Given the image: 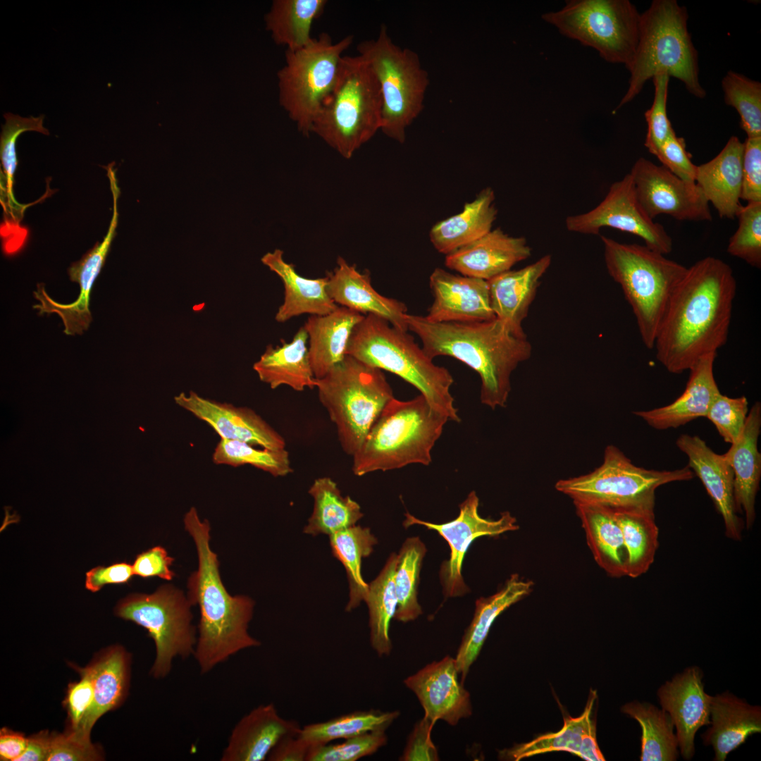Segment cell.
I'll use <instances>...</instances> for the list:
<instances>
[{
  "mask_svg": "<svg viewBox=\"0 0 761 761\" xmlns=\"http://www.w3.org/2000/svg\"><path fill=\"white\" fill-rule=\"evenodd\" d=\"M387 741L385 731H376L337 744L311 746L306 761H356L375 753Z\"/></svg>",
  "mask_w": 761,
  "mask_h": 761,
  "instance_id": "cell-52",
  "label": "cell"
},
{
  "mask_svg": "<svg viewBox=\"0 0 761 761\" xmlns=\"http://www.w3.org/2000/svg\"><path fill=\"white\" fill-rule=\"evenodd\" d=\"M261 260L283 283L284 300L275 316L277 322L284 323L302 314L325 315L339 307L328 295L326 276L318 278L300 276L292 264L284 260L283 252L279 249L266 253Z\"/></svg>",
  "mask_w": 761,
  "mask_h": 761,
  "instance_id": "cell-33",
  "label": "cell"
},
{
  "mask_svg": "<svg viewBox=\"0 0 761 761\" xmlns=\"http://www.w3.org/2000/svg\"><path fill=\"white\" fill-rule=\"evenodd\" d=\"M567 230L598 235L611 228L641 237L648 248L664 255L672 251L673 242L664 226L650 218L641 206L630 173L613 182L602 199L593 209L565 219Z\"/></svg>",
  "mask_w": 761,
  "mask_h": 761,
  "instance_id": "cell-15",
  "label": "cell"
},
{
  "mask_svg": "<svg viewBox=\"0 0 761 761\" xmlns=\"http://www.w3.org/2000/svg\"><path fill=\"white\" fill-rule=\"evenodd\" d=\"M612 509L628 554L626 576L638 578L645 574L652 564L659 545V528L654 509Z\"/></svg>",
  "mask_w": 761,
  "mask_h": 761,
  "instance_id": "cell-41",
  "label": "cell"
},
{
  "mask_svg": "<svg viewBox=\"0 0 761 761\" xmlns=\"http://www.w3.org/2000/svg\"><path fill=\"white\" fill-rule=\"evenodd\" d=\"M600 237L607 272L630 304L644 345L652 349L670 298L687 267L645 245Z\"/></svg>",
  "mask_w": 761,
  "mask_h": 761,
  "instance_id": "cell-7",
  "label": "cell"
},
{
  "mask_svg": "<svg viewBox=\"0 0 761 761\" xmlns=\"http://www.w3.org/2000/svg\"><path fill=\"white\" fill-rule=\"evenodd\" d=\"M183 522L198 556V569L188 578L187 593L200 612L193 657L200 673L206 674L237 652L260 646L248 631L255 603L247 595H231L223 585L218 556L210 547L209 521L201 520L192 507Z\"/></svg>",
  "mask_w": 761,
  "mask_h": 761,
  "instance_id": "cell-2",
  "label": "cell"
},
{
  "mask_svg": "<svg viewBox=\"0 0 761 761\" xmlns=\"http://www.w3.org/2000/svg\"><path fill=\"white\" fill-rule=\"evenodd\" d=\"M743 143L741 199L761 202V137H747Z\"/></svg>",
  "mask_w": 761,
  "mask_h": 761,
  "instance_id": "cell-58",
  "label": "cell"
},
{
  "mask_svg": "<svg viewBox=\"0 0 761 761\" xmlns=\"http://www.w3.org/2000/svg\"><path fill=\"white\" fill-rule=\"evenodd\" d=\"M320 402L336 427L343 451L353 457L394 397L383 371L347 354L316 379Z\"/></svg>",
  "mask_w": 761,
  "mask_h": 761,
  "instance_id": "cell-9",
  "label": "cell"
},
{
  "mask_svg": "<svg viewBox=\"0 0 761 761\" xmlns=\"http://www.w3.org/2000/svg\"><path fill=\"white\" fill-rule=\"evenodd\" d=\"M406 321L409 330L419 338L431 359L451 357L478 374L482 404L492 409L506 406L512 372L531 356L532 347L526 337L515 335L496 317L472 323L433 322L407 314Z\"/></svg>",
  "mask_w": 761,
  "mask_h": 761,
  "instance_id": "cell-3",
  "label": "cell"
},
{
  "mask_svg": "<svg viewBox=\"0 0 761 761\" xmlns=\"http://www.w3.org/2000/svg\"><path fill=\"white\" fill-rule=\"evenodd\" d=\"M629 173L637 198L652 219L666 214L679 221L712 220L709 202L695 182L684 180L643 157Z\"/></svg>",
  "mask_w": 761,
  "mask_h": 761,
  "instance_id": "cell-17",
  "label": "cell"
},
{
  "mask_svg": "<svg viewBox=\"0 0 761 761\" xmlns=\"http://www.w3.org/2000/svg\"><path fill=\"white\" fill-rule=\"evenodd\" d=\"M721 514L727 538L740 541L745 526L738 516L734 495V473L724 454H718L697 435H681L676 442Z\"/></svg>",
  "mask_w": 761,
  "mask_h": 761,
  "instance_id": "cell-22",
  "label": "cell"
},
{
  "mask_svg": "<svg viewBox=\"0 0 761 761\" xmlns=\"http://www.w3.org/2000/svg\"><path fill=\"white\" fill-rule=\"evenodd\" d=\"M597 698L591 691L583 713L577 717L564 719L562 728L557 732L540 736L524 743L514 745L502 753L516 761L536 755L553 751L575 754L587 761L605 760L596 739L595 726L591 713Z\"/></svg>",
  "mask_w": 761,
  "mask_h": 761,
  "instance_id": "cell-34",
  "label": "cell"
},
{
  "mask_svg": "<svg viewBox=\"0 0 761 761\" xmlns=\"http://www.w3.org/2000/svg\"><path fill=\"white\" fill-rule=\"evenodd\" d=\"M131 654L122 645L105 648L87 666L94 686V701L79 728L73 731L82 738L90 739L96 722L126 700L130 685Z\"/></svg>",
  "mask_w": 761,
  "mask_h": 761,
  "instance_id": "cell-27",
  "label": "cell"
},
{
  "mask_svg": "<svg viewBox=\"0 0 761 761\" xmlns=\"http://www.w3.org/2000/svg\"><path fill=\"white\" fill-rule=\"evenodd\" d=\"M400 714L399 711H356L326 722L305 725L300 729L299 735L310 746L325 745L338 739L385 731Z\"/></svg>",
  "mask_w": 761,
  "mask_h": 761,
  "instance_id": "cell-46",
  "label": "cell"
},
{
  "mask_svg": "<svg viewBox=\"0 0 761 761\" xmlns=\"http://www.w3.org/2000/svg\"><path fill=\"white\" fill-rule=\"evenodd\" d=\"M662 166L677 177L695 182L697 166L691 161L686 149V142L678 137L674 130L658 148L654 154Z\"/></svg>",
  "mask_w": 761,
  "mask_h": 761,
  "instance_id": "cell-57",
  "label": "cell"
},
{
  "mask_svg": "<svg viewBox=\"0 0 761 761\" xmlns=\"http://www.w3.org/2000/svg\"><path fill=\"white\" fill-rule=\"evenodd\" d=\"M310 745L300 736L299 731L283 736L268 755L269 761H306Z\"/></svg>",
  "mask_w": 761,
  "mask_h": 761,
  "instance_id": "cell-62",
  "label": "cell"
},
{
  "mask_svg": "<svg viewBox=\"0 0 761 761\" xmlns=\"http://www.w3.org/2000/svg\"><path fill=\"white\" fill-rule=\"evenodd\" d=\"M111 190L113 210L107 233L101 242H97L80 260L72 264L68 268L70 280L80 285L77 299L70 304L58 303L49 297L44 283H38L37 290L33 292L35 298L39 302V304L33 306L34 309L39 310L38 314H57L63 321L65 327L63 332L68 335L82 334L89 328L92 321L89 310L92 288L105 264L118 225L117 204L120 190L118 186L115 185L111 186Z\"/></svg>",
  "mask_w": 761,
  "mask_h": 761,
  "instance_id": "cell-18",
  "label": "cell"
},
{
  "mask_svg": "<svg viewBox=\"0 0 761 761\" xmlns=\"http://www.w3.org/2000/svg\"><path fill=\"white\" fill-rule=\"evenodd\" d=\"M703 677L699 667H688L657 691L662 709L669 713L674 722L680 753L685 760H691L694 755L698 730L710 725L712 696L705 692Z\"/></svg>",
  "mask_w": 761,
  "mask_h": 761,
  "instance_id": "cell-20",
  "label": "cell"
},
{
  "mask_svg": "<svg viewBox=\"0 0 761 761\" xmlns=\"http://www.w3.org/2000/svg\"><path fill=\"white\" fill-rule=\"evenodd\" d=\"M573 502L598 565L610 577L626 576L628 554L613 509L596 503Z\"/></svg>",
  "mask_w": 761,
  "mask_h": 761,
  "instance_id": "cell-36",
  "label": "cell"
},
{
  "mask_svg": "<svg viewBox=\"0 0 761 761\" xmlns=\"http://www.w3.org/2000/svg\"><path fill=\"white\" fill-rule=\"evenodd\" d=\"M552 261L550 254L519 270H509L488 280L492 309L511 332L526 337L522 322L528 315L540 279Z\"/></svg>",
  "mask_w": 761,
  "mask_h": 761,
  "instance_id": "cell-28",
  "label": "cell"
},
{
  "mask_svg": "<svg viewBox=\"0 0 761 761\" xmlns=\"http://www.w3.org/2000/svg\"><path fill=\"white\" fill-rule=\"evenodd\" d=\"M348 35L334 43L327 33L307 46L285 51V65L278 72L279 102L303 135L311 126L339 78L342 54L351 45Z\"/></svg>",
  "mask_w": 761,
  "mask_h": 761,
  "instance_id": "cell-11",
  "label": "cell"
},
{
  "mask_svg": "<svg viewBox=\"0 0 761 761\" xmlns=\"http://www.w3.org/2000/svg\"><path fill=\"white\" fill-rule=\"evenodd\" d=\"M378 82L360 56H343L337 83L314 119L316 134L343 158L371 140L381 125Z\"/></svg>",
  "mask_w": 761,
  "mask_h": 761,
  "instance_id": "cell-8",
  "label": "cell"
},
{
  "mask_svg": "<svg viewBox=\"0 0 761 761\" xmlns=\"http://www.w3.org/2000/svg\"><path fill=\"white\" fill-rule=\"evenodd\" d=\"M531 254L525 237L510 236L496 228L446 255L445 265L463 276L490 280Z\"/></svg>",
  "mask_w": 761,
  "mask_h": 761,
  "instance_id": "cell-25",
  "label": "cell"
},
{
  "mask_svg": "<svg viewBox=\"0 0 761 761\" xmlns=\"http://www.w3.org/2000/svg\"><path fill=\"white\" fill-rule=\"evenodd\" d=\"M4 117L6 123L2 125L1 134L0 158L6 180V192L8 204L13 206L14 204L16 206L18 204L16 202L13 193V178L18 163L16 140L20 135L27 131H36L44 135H49V132L43 126L44 115L24 118L6 113H4Z\"/></svg>",
  "mask_w": 761,
  "mask_h": 761,
  "instance_id": "cell-50",
  "label": "cell"
},
{
  "mask_svg": "<svg viewBox=\"0 0 761 761\" xmlns=\"http://www.w3.org/2000/svg\"><path fill=\"white\" fill-rule=\"evenodd\" d=\"M308 335L302 326L289 342L280 346L268 345L259 360L253 364L259 380L271 389L287 385L295 391L313 389L316 378L308 354Z\"/></svg>",
  "mask_w": 761,
  "mask_h": 761,
  "instance_id": "cell-38",
  "label": "cell"
},
{
  "mask_svg": "<svg viewBox=\"0 0 761 761\" xmlns=\"http://www.w3.org/2000/svg\"><path fill=\"white\" fill-rule=\"evenodd\" d=\"M327 4L326 0H275L265 15L266 30L278 45L296 51L313 40L311 29Z\"/></svg>",
  "mask_w": 761,
  "mask_h": 761,
  "instance_id": "cell-42",
  "label": "cell"
},
{
  "mask_svg": "<svg viewBox=\"0 0 761 761\" xmlns=\"http://www.w3.org/2000/svg\"><path fill=\"white\" fill-rule=\"evenodd\" d=\"M433 302L425 317L433 322L472 323L495 318L488 280L437 268L429 278Z\"/></svg>",
  "mask_w": 761,
  "mask_h": 761,
  "instance_id": "cell-23",
  "label": "cell"
},
{
  "mask_svg": "<svg viewBox=\"0 0 761 761\" xmlns=\"http://www.w3.org/2000/svg\"><path fill=\"white\" fill-rule=\"evenodd\" d=\"M435 723L423 717L415 725L405 749L400 757L404 761H436L439 760L438 750L433 744L431 734Z\"/></svg>",
  "mask_w": 761,
  "mask_h": 761,
  "instance_id": "cell-60",
  "label": "cell"
},
{
  "mask_svg": "<svg viewBox=\"0 0 761 761\" xmlns=\"http://www.w3.org/2000/svg\"><path fill=\"white\" fill-rule=\"evenodd\" d=\"M567 38L594 49L605 61L626 69L636 50L641 13L629 0H568L542 14Z\"/></svg>",
  "mask_w": 761,
  "mask_h": 761,
  "instance_id": "cell-12",
  "label": "cell"
},
{
  "mask_svg": "<svg viewBox=\"0 0 761 761\" xmlns=\"http://www.w3.org/2000/svg\"><path fill=\"white\" fill-rule=\"evenodd\" d=\"M495 199L493 190L485 187L460 213L434 225L429 233L434 247L447 255L487 234L497 214Z\"/></svg>",
  "mask_w": 761,
  "mask_h": 761,
  "instance_id": "cell-39",
  "label": "cell"
},
{
  "mask_svg": "<svg viewBox=\"0 0 761 761\" xmlns=\"http://www.w3.org/2000/svg\"><path fill=\"white\" fill-rule=\"evenodd\" d=\"M761 428V404L756 402L748 414L738 439L724 454L734 473V495L738 513H744L745 526L755 519V498L761 477V454L757 441Z\"/></svg>",
  "mask_w": 761,
  "mask_h": 761,
  "instance_id": "cell-30",
  "label": "cell"
},
{
  "mask_svg": "<svg viewBox=\"0 0 761 761\" xmlns=\"http://www.w3.org/2000/svg\"><path fill=\"white\" fill-rule=\"evenodd\" d=\"M738 227L730 237L727 252L751 266L761 268V202H747L740 209Z\"/></svg>",
  "mask_w": 761,
  "mask_h": 761,
  "instance_id": "cell-51",
  "label": "cell"
},
{
  "mask_svg": "<svg viewBox=\"0 0 761 761\" xmlns=\"http://www.w3.org/2000/svg\"><path fill=\"white\" fill-rule=\"evenodd\" d=\"M173 562L174 558L163 547L155 546L137 555L132 564L133 572L144 579L159 577L171 581L175 576L171 569Z\"/></svg>",
  "mask_w": 761,
  "mask_h": 761,
  "instance_id": "cell-59",
  "label": "cell"
},
{
  "mask_svg": "<svg viewBox=\"0 0 761 761\" xmlns=\"http://www.w3.org/2000/svg\"><path fill=\"white\" fill-rule=\"evenodd\" d=\"M711 726L702 734L705 745H712L715 761L743 744L750 735L761 731V708L751 705L729 691L712 696Z\"/></svg>",
  "mask_w": 761,
  "mask_h": 761,
  "instance_id": "cell-32",
  "label": "cell"
},
{
  "mask_svg": "<svg viewBox=\"0 0 761 761\" xmlns=\"http://www.w3.org/2000/svg\"><path fill=\"white\" fill-rule=\"evenodd\" d=\"M327 291L338 306L363 315L380 317L394 327L408 331L406 321L407 307L404 303L379 294L372 286L370 273L359 272L354 264H349L338 256L337 266L328 272Z\"/></svg>",
  "mask_w": 761,
  "mask_h": 761,
  "instance_id": "cell-24",
  "label": "cell"
},
{
  "mask_svg": "<svg viewBox=\"0 0 761 761\" xmlns=\"http://www.w3.org/2000/svg\"><path fill=\"white\" fill-rule=\"evenodd\" d=\"M426 549L419 537L408 538L402 544L395 574L397 606L394 618L408 622L422 614L418 602L419 573Z\"/></svg>",
  "mask_w": 761,
  "mask_h": 761,
  "instance_id": "cell-47",
  "label": "cell"
},
{
  "mask_svg": "<svg viewBox=\"0 0 761 761\" xmlns=\"http://www.w3.org/2000/svg\"><path fill=\"white\" fill-rule=\"evenodd\" d=\"M213 462L234 467L251 465L275 477L285 476L292 471L289 453L285 449H256L239 440L222 439L212 454Z\"/></svg>",
  "mask_w": 761,
  "mask_h": 761,
  "instance_id": "cell-48",
  "label": "cell"
},
{
  "mask_svg": "<svg viewBox=\"0 0 761 761\" xmlns=\"http://www.w3.org/2000/svg\"><path fill=\"white\" fill-rule=\"evenodd\" d=\"M27 738L8 728L0 731V758L4 761H17L25 751Z\"/></svg>",
  "mask_w": 761,
  "mask_h": 761,
  "instance_id": "cell-63",
  "label": "cell"
},
{
  "mask_svg": "<svg viewBox=\"0 0 761 761\" xmlns=\"http://www.w3.org/2000/svg\"><path fill=\"white\" fill-rule=\"evenodd\" d=\"M533 585V581L514 574L497 593L476 601L472 621L462 637L454 658L462 683L478 657L495 619L512 605L529 595Z\"/></svg>",
  "mask_w": 761,
  "mask_h": 761,
  "instance_id": "cell-37",
  "label": "cell"
},
{
  "mask_svg": "<svg viewBox=\"0 0 761 761\" xmlns=\"http://www.w3.org/2000/svg\"><path fill=\"white\" fill-rule=\"evenodd\" d=\"M301 727L285 719L273 703L260 705L243 716L231 731L221 761H264L278 741Z\"/></svg>",
  "mask_w": 761,
  "mask_h": 761,
  "instance_id": "cell-26",
  "label": "cell"
},
{
  "mask_svg": "<svg viewBox=\"0 0 761 761\" xmlns=\"http://www.w3.org/2000/svg\"><path fill=\"white\" fill-rule=\"evenodd\" d=\"M669 78L665 73H658L652 78L653 102L644 114L648 125L644 145L652 155L674 130L667 111Z\"/></svg>",
  "mask_w": 761,
  "mask_h": 761,
  "instance_id": "cell-54",
  "label": "cell"
},
{
  "mask_svg": "<svg viewBox=\"0 0 761 761\" xmlns=\"http://www.w3.org/2000/svg\"><path fill=\"white\" fill-rule=\"evenodd\" d=\"M454 658L450 656L433 662L404 682L418 698L424 716L435 723L441 719L455 726L472 714L469 693L459 681Z\"/></svg>",
  "mask_w": 761,
  "mask_h": 761,
  "instance_id": "cell-21",
  "label": "cell"
},
{
  "mask_svg": "<svg viewBox=\"0 0 761 761\" xmlns=\"http://www.w3.org/2000/svg\"><path fill=\"white\" fill-rule=\"evenodd\" d=\"M80 675L79 681L68 684L63 702L68 714L69 731H76L89 712L94 701V686L89 671L74 666Z\"/></svg>",
  "mask_w": 761,
  "mask_h": 761,
  "instance_id": "cell-55",
  "label": "cell"
},
{
  "mask_svg": "<svg viewBox=\"0 0 761 761\" xmlns=\"http://www.w3.org/2000/svg\"><path fill=\"white\" fill-rule=\"evenodd\" d=\"M397 563V554L392 553L377 577L369 583L364 600L369 613L371 645L379 657L388 656L392 648L389 631L397 606L395 586Z\"/></svg>",
  "mask_w": 761,
  "mask_h": 761,
  "instance_id": "cell-43",
  "label": "cell"
},
{
  "mask_svg": "<svg viewBox=\"0 0 761 761\" xmlns=\"http://www.w3.org/2000/svg\"><path fill=\"white\" fill-rule=\"evenodd\" d=\"M736 281L731 266L706 256L687 268L659 326L654 348L657 361L672 373L689 370L702 357L727 340Z\"/></svg>",
  "mask_w": 761,
  "mask_h": 761,
  "instance_id": "cell-1",
  "label": "cell"
},
{
  "mask_svg": "<svg viewBox=\"0 0 761 761\" xmlns=\"http://www.w3.org/2000/svg\"><path fill=\"white\" fill-rule=\"evenodd\" d=\"M347 354L398 376L416 388L449 421H461L450 392L454 383L452 374L446 368L435 365L408 331L394 327L380 317L365 315L353 330Z\"/></svg>",
  "mask_w": 761,
  "mask_h": 761,
  "instance_id": "cell-5",
  "label": "cell"
},
{
  "mask_svg": "<svg viewBox=\"0 0 761 761\" xmlns=\"http://www.w3.org/2000/svg\"><path fill=\"white\" fill-rule=\"evenodd\" d=\"M133 575L132 564L127 562L99 566L86 573L85 588L91 592H97L106 584L127 583Z\"/></svg>",
  "mask_w": 761,
  "mask_h": 761,
  "instance_id": "cell-61",
  "label": "cell"
},
{
  "mask_svg": "<svg viewBox=\"0 0 761 761\" xmlns=\"http://www.w3.org/2000/svg\"><path fill=\"white\" fill-rule=\"evenodd\" d=\"M378 82L382 99L380 130L402 144L407 128L419 116L430 80L416 52L395 44L382 25L376 39L357 46Z\"/></svg>",
  "mask_w": 761,
  "mask_h": 761,
  "instance_id": "cell-10",
  "label": "cell"
},
{
  "mask_svg": "<svg viewBox=\"0 0 761 761\" xmlns=\"http://www.w3.org/2000/svg\"><path fill=\"white\" fill-rule=\"evenodd\" d=\"M187 595L171 584H164L151 594L131 593L121 599L115 614L145 629L155 645V659L149 674L163 679L179 657L193 656L197 641L193 614Z\"/></svg>",
  "mask_w": 761,
  "mask_h": 761,
  "instance_id": "cell-14",
  "label": "cell"
},
{
  "mask_svg": "<svg viewBox=\"0 0 761 761\" xmlns=\"http://www.w3.org/2000/svg\"><path fill=\"white\" fill-rule=\"evenodd\" d=\"M51 734L41 731L27 738V743L23 753L17 761L47 760L51 745Z\"/></svg>",
  "mask_w": 761,
  "mask_h": 761,
  "instance_id": "cell-64",
  "label": "cell"
},
{
  "mask_svg": "<svg viewBox=\"0 0 761 761\" xmlns=\"http://www.w3.org/2000/svg\"><path fill=\"white\" fill-rule=\"evenodd\" d=\"M309 493L314 507L304 533L330 536L355 526L364 516L360 505L349 496H342L337 483L329 477L315 479Z\"/></svg>",
  "mask_w": 761,
  "mask_h": 761,
  "instance_id": "cell-40",
  "label": "cell"
},
{
  "mask_svg": "<svg viewBox=\"0 0 761 761\" xmlns=\"http://www.w3.org/2000/svg\"><path fill=\"white\" fill-rule=\"evenodd\" d=\"M722 87L724 102L738 113L740 126L747 137H761V83L729 70Z\"/></svg>",
  "mask_w": 761,
  "mask_h": 761,
  "instance_id": "cell-49",
  "label": "cell"
},
{
  "mask_svg": "<svg viewBox=\"0 0 761 761\" xmlns=\"http://www.w3.org/2000/svg\"><path fill=\"white\" fill-rule=\"evenodd\" d=\"M100 748L90 739L79 737L73 731L51 734L47 761H94L103 760Z\"/></svg>",
  "mask_w": 761,
  "mask_h": 761,
  "instance_id": "cell-56",
  "label": "cell"
},
{
  "mask_svg": "<svg viewBox=\"0 0 761 761\" xmlns=\"http://www.w3.org/2000/svg\"><path fill=\"white\" fill-rule=\"evenodd\" d=\"M333 555L344 566L349 584V600L346 612H351L364 601L369 584L361 575V562L369 556L377 544L370 529L353 526L329 536Z\"/></svg>",
  "mask_w": 761,
  "mask_h": 761,
  "instance_id": "cell-44",
  "label": "cell"
},
{
  "mask_svg": "<svg viewBox=\"0 0 761 761\" xmlns=\"http://www.w3.org/2000/svg\"><path fill=\"white\" fill-rule=\"evenodd\" d=\"M479 499L471 491L459 505V516L445 524H433L420 520L409 513L405 514L404 526L418 524L436 531L449 544L450 557L441 567L440 576L446 597L464 595L468 588L462 574V563L471 543L481 536H497L519 528L516 519L509 512H504L499 519H488L478 513Z\"/></svg>",
  "mask_w": 761,
  "mask_h": 761,
  "instance_id": "cell-16",
  "label": "cell"
},
{
  "mask_svg": "<svg viewBox=\"0 0 761 761\" xmlns=\"http://www.w3.org/2000/svg\"><path fill=\"white\" fill-rule=\"evenodd\" d=\"M717 354L700 358L688 370L690 376L683 393L671 404L633 414L657 430L676 428L699 417H705L708 408L720 391L714 376Z\"/></svg>",
  "mask_w": 761,
  "mask_h": 761,
  "instance_id": "cell-29",
  "label": "cell"
},
{
  "mask_svg": "<svg viewBox=\"0 0 761 761\" xmlns=\"http://www.w3.org/2000/svg\"><path fill=\"white\" fill-rule=\"evenodd\" d=\"M623 713L636 719L642 729L641 761H674L678 739L667 712L643 702L633 701L621 707Z\"/></svg>",
  "mask_w": 761,
  "mask_h": 761,
  "instance_id": "cell-45",
  "label": "cell"
},
{
  "mask_svg": "<svg viewBox=\"0 0 761 761\" xmlns=\"http://www.w3.org/2000/svg\"><path fill=\"white\" fill-rule=\"evenodd\" d=\"M688 19L686 8L676 0H654L641 13L638 44L627 68L629 87L615 111L631 101L650 79L662 73L679 80L693 96L705 97Z\"/></svg>",
  "mask_w": 761,
  "mask_h": 761,
  "instance_id": "cell-4",
  "label": "cell"
},
{
  "mask_svg": "<svg viewBox=\"0 0 761 761\" xmlns=\"http://www.w3.org/2000/svg\"><path fill=\"white\" fill-rule=\"evenodd\" d=\"M364 315L339 306L325 315L309 316L304 324L308 335V354L316 379L326 375L347 355L354 327Z\"/></svg>",
  "mask_w": 761,
  "mask_h": 761,
  "instance_id": "cell-35",
  "label": "cell"
},
{
  "mask_svg": "<svg viewBox=\"0 0 761 761\" xmlns=\"http://www.w3.org/2000/svg\"><path fill=\"white\" fill-rule=\"evenodd\" d=\"M743 150V143L732 136L714 158L697 166L695 182L721 218L734 219L742 206Z\"/></svg>",
  "mask_w": 761,
  "mask_h": 761,
  "instance_id": "cell-31",
  "label": "cell"
},
{
  "mask_svg": "<svg viewBox=\"0 0 761 761\" xmlns=\"http://www.w3.org/2000/svg\"><path fill=\"white\" fill-rule=\"evenodd\" d=\"M175 403L209 424L222 439L239 440L268 450L285 449L283 437L252 409L180 392Z\"/></svg>",
  "mask_w": 761,
  "mask_h": 761,
  "instance_id": "cell-19",
  "label": "cell"
},
{
  "mask_svg": "<svg viewBox=\"0 0 761 761\" xmlns=\"http://www.w3.org/2000/svg\"><path fill=\"white\" fill-rule=\"evenodd\" d=\"M694 476L688 465L672 471L637 466L618 447L610 445L605 450L600 466L585 475L560 479L555 488L573 502L612 508L654 509L657 488L672 482L689 481Z\"/></svg>",
  "mask_w": 761,
  "mask_h": 761,
  "instance_id": "cell-13",
  "label": "cell"
},
{
  "mask_svg": "<svg viewBox=\"0 0 761 761\" xmlns=\"http://www.w3.org/2000/svg\"><path fill=\"white\" fill-rule=\"evenodd\" d=\"M448 421L421 394L407 401L393 397L352 457L354 474L430 465L431 451Z\"/></svg>",
  "mask_w": 761,
  "mask_h": 761,
  "instance_id": "cell-6",
  "label": "cell"
},
{
  "mask_svg": "<svg viewBox=\"0 0 761 761\" xmlns=\"http://www.w3.org/2000/svg\"><path fill=\"white\" fill-rule=\"evenodd\" d=\"M748 406L745 396L732 398L719 392L712 401L705 417L714 425L724 440L732 444L743 429Z\"/></svg>",
  "mask_w": 761,
  "mask_h": 761,
  "instance_id": "cell-53",
  "label": "cell"
}]
</instances>
